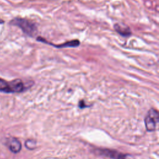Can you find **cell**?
Instances as JSON below:
<instances>
[{
	"instance_id": "277c9868",
	"label": "cell",
	"mask_w": 159,
	"mask_h": 159,
	"mask_svg": "<svg viewBox=\"0 0 159 159\" xmlns=\"http://www.w3.org/2000/svg\"><path fill=\"white\" fill-rule=\"evenodd\" d=\"M36 41L38 42H41L46 44H49L57 49H62V48H67V47H77L80 45V41H78V39H74V40H72V41H67V42L61 44H54L52 42H48L45 39L41 36H38L36 38Z\"/></svg>"
},
{
	"instance_id": "9c48e42d",
	"label": "cell",
	"mask_w": 159,
	"mask_h": 159,
	"mask_svg": "<svg viewBox=\"0 0 159 159\" xmlns=\"http://www.w3.org/2000/svg\"><path fill=\"white\" fill-rule=\"evenodd\" d=\"M25 145L29 149H34L36 147V142L33 140H28L26 142Z\"/></svg>"
},
{
	"instance_id": "6da1fadb",
	"label": "cell",
	"mask_w": 159,
	"mask_h": 159,
	"mask_svg": "<svg viewBox=\"0 0 159 159\" xmlns=\"http://www.w3.org/2000/svg\"><path fill=\"white\" fill-rule=\"evenodd\" d=\"M9 24L12 26H17L29 37H34L37 34L38 29L37 25L35 23L28 19L17 17L12 19Z\"/></svg>"
},
{
	"instance_id": "5b68a950",
	"label": "cell",
	"mask_w": 159,
	"mask_h": 159,
	"mask_svg": "<svg viewBox=\"0 0 159 159\" xmlns=\"http://www.w3.org/2000/svg\"><path fill=\"white\" fill-rule=\"evenodd\" d=\"M114 29L119 35L124 37H129L132 35L130 28L125 24L121 26V24L116 23L114 25Z\"/></svg>"
},
{
	"instance_id": "52a82bcc",
	"label": "cell",
	"mask_w": 159,
	"mask_h": 159,
	"mask_svg": "<svg viewBox=\"0 0 159 159\" xmlns=\"http://www.w3.org/2000/svg\"><path fill=\"white\" fill-rule=\"evenodd\" d=\"M8 145L9 150L13 153H18L21 149V144L16 138H10L8 142Z\"/></svg>"
},
{
	"instance_id": "8992f818",
	"label": "cell",
	"mask_w": 159,
	"mask_h": 159,
	"mask_svg": "<svg viewBox=\"0 0 159 159\" xmlns=\"http://www.w3.org/2000/svg\"><path fill=\"white\" fill-rule=\"evenodd\" d=\"M11 93H20L25 89V86L21 80L16 79L9 82Z\"/></svg>"
},
{
	"instance_id": "ba28073f",
	"label": "cell",
	"mask_w": 159,
	"mask_h": 159,
	"mask_svg": "<svg viewBox=\"0 0 159 159\" xmlns=\"http://www.w3.org/2000/svg\"><path fill=\"white\" fill-rule=\"evenodd\" d=\"M0 91L4 93H11L9 82H7L4 80L0 78Z\"/></svg>"
},
{
	"instance_id": "7a4b0ae2",
	"label": "cell",
	"mask_w": 159,
	"mask_h": 159,
	"mask_svg": "<svg viewBox=\"0 0 159 159\" xmlns=\"http://www.w3.org/2000/svg\"><path fill=\"white\" fill-rule=\"evenodd\" d=\"M159 121V115L157 110L151 109L148 115L145 119V127L148 131H154L155 129L156 124Z\"/></svg>"
},
{
	"instance_id": "3957f363",
	"label": "cell",
	"mask_w": 159,
	"mask_h": 159,
	"mask_svg": "<svg viewBox=\"0 0 159 159\" xmlns=\"http://www.w3.org/2000/svg\"><path fill=\"white\" fill-rule=\"evenodd\" d=\"M96 152L101 155L109 157L112 159H134L133 156L129 154H125L121 153L116 150H112L110 149H98Z\"/></svg>"
},
{
	"instance_id": "30bf717a",
	"label": "cell",
	"mask_w": 159,
	"mask_h": 159,
	"mask_svg": "<svg viewBox=\"0 0 159 159\" xmlns=\"http://www.w3.org/2000/svg\"><path fill=\"white\" fill-rule=\"evenodd\" d=\"M3 23H4V21H3V20L0 19V24H3Z\"/></svg>"
}]
</instances>
